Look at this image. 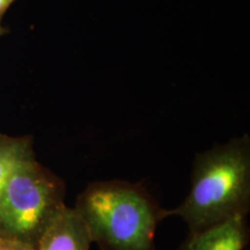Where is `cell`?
Segmentation results:
<instances>
[{
	"instance_id": "cell-1",
	"label": "cell",
	"mask_w": 250,
	"mask_h": 250,
	"mask_svg": "<svg viewBox=\"0 0 250 250\" xmlns=\"http://www.w3.org/2000/svg\"><path fill=\"white\" fill-rule=\"evenodd\" d=\"M250 208V145L248 136L234 138L196 158L191 189L181 205L166 210V218L179 215L189 235L247 217Z\"/></svg>"
},
{
	"instance_id": "cell-2",
	"label": "cell",
	"mask_w": 250,
	"mask_h": 250,
	"mask_svg": "<svg viewBox=\"0 0 250 250\" xmlns=\"http://www.w3.org/2000/svg\"><path fill=\"white\" fill-rule=\"evenodd\" d=\"M73 208L101 250H154L156 227L166 218L145 188L121 180L90 183Z\"/></svg>"
},
{
	"instance_id": "cell-3",
	"label": "cell",
	"mask_w": 250,
	"mask_h": 250,
	"mask_svg": "<svg viewBox=\"0 0 250 250\" xmlns=\"http://www.w3.org/2000/svg\"><path fill=\"white\" fill-rule=\"evenodd\" d=\"M64 181L36 160L21 162L0 192V236L35 249L66 208Z\"/></svg>"
},
{
	"instance_id": "cell-4",
	"label": "cell",
	"mask_w": 250,
	"mask_h": 250,
	"mask_svg": "<svg viewBox=\"0 0 250 250\" xmlns=\"http://www.w3.org/2000/svg\"><path fill=\"white\" fill-rule=\"evenodd\" d=\"M248 241V221L241 215L189 235L179 250H243Z\"/></svg>"
},
{
	"instance_id": "cell-5",
	"label": "cell",
	"mask_w": 250,
	"mask_h": 250,
	"mask_svg": "<svg viewBox=\"0 0 250 250\" xmlns=\"http://www.w3.org/2000/svg\"><path fill=\"white\" fill-rule=\"evenodd\" d=\"M92 239L73 208H65L50 225L35 250H89Z\"/></svg>"
},
{
	"instance_id": "cell-6",
	"label": "cell",
	"mask_w": 250,
	"mask_h": 250,
	"mask_svg": "<svg viewBox=\"0 0 250 250\" xmlns=\"http://www.w3.org/2000/svg\"><path fill=\"white\" fill-rule=\"evenodd\" d=\"M35 158L33 138L0 133V192L21 162Z\"/></svg>"
},
{
	"instance_id": "cell-7",
	"label": "cell",
	"mask_w": 250,
	"mask_h": 250,
	"mask_svg": "<svg viewBox=\"0 0 250 250\" xmlns=\"http://www.w3.org/2000/svg\"><path fill=\"white\" fill-rule=\"evenodd\" d=\"M0 250H35L31 247L15 240L0 236Z\"/></svg>"
},
{
	"instance_id": "cell-8",
	"label": "cell",
	"mask_w": 250,
	"mask_h": 250,
	"mask_svg": "<svg viewBox=\"0 0 250 250\" xmlns=\"http://www.w3.org/2000/svg\"><path fill=\"white\" fill-rule=\"evenodd\" d=\"M14 1L15 0H0V21L4 18V15L6 12H7L9 6L13 4Z\"/></svg>"
},
{
	"instance_id": "cell-9",
	"label": "cell",
	"mask_w": 250,
	"mask_h": 250,
	"mask_svg": "<svg viewBox=\"0 0 250 250\" xmlns=\"http://www.w3.org/2000/svg\"><path fill=\"white\" fill-rule=\"evenodd\" d=\"M8 29L7 28H5V27H2V26H0V37L1 36H4L5 34H7L8 33Z\"/></svg>"
}]
</instances>
